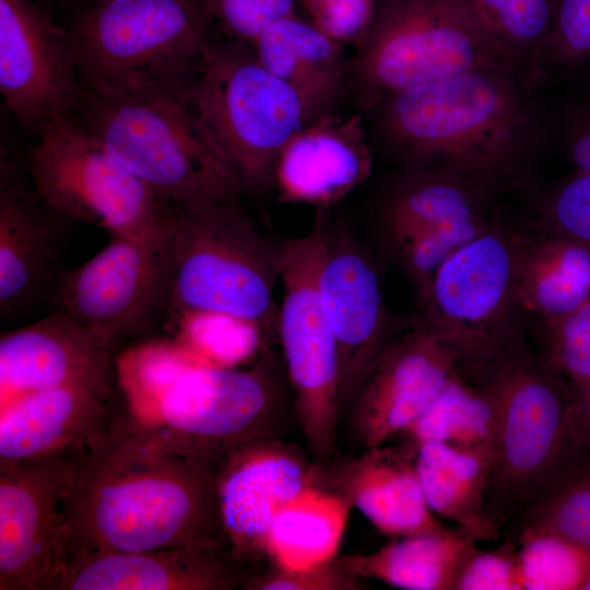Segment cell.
Returning <instances> with one entry per match:
<instances>
[{"mask_svg": "<svg viewBox=\"0 0 590 590\" xmlns=\"http://www.w3.org/2000/svg\"><path fill=\"white\" fill-rule=\"evenodd\" d=\"M191 544L227 545L216 469L162 424L123 413L74 460L56 579L81 555Z\"/></svg>", "mask_w": 590, "mask_h": 590, "instance_id": "cell-1", "label": "cell"}, {"mask_svg": "<svg viewBox=\"0 0 590 590\" xmlns=\"http://www.w3.org/2000/svg\"><path fill=\"white\" fill-rule=\"evenodd\" d=\"M538 81L510 64L479 67L387 96L378 126L417 169L447 172L496 193L544 138Z\"/></svg>", "mask_w": 590, "mask_h": 590, "instance_id": "cell-2", "label": "cell"}, {"mask_svg": "<svg viewBox=\"0 0 590 590\" xmlns=\"http://www.w3.org/2000/svg\"><path fill=\"white\" fill-rule=\"evenodd\" d=\"M189 95L81 86L74 121L173 205L236 200L240 190L203 131Z\"/></svg>", "mask_w": 590, "mask_h": 590, "instance_id": "cell-3", "label": "cell"}, {"mask_svg": "<svg viewBox=\"0 0 590 590\" xmlns=\"http://www.w3.org/2000/svg\"><path fill=\"white\" fill-rule=\"evenodd\" d=\"M204 0H103L66 27L83 87L190 94L212 42Z\"/></svg>", "mask_w": 590, "mask_h": 590, "instance_id": "cell-4", "label": "cell"}, {"mask_svg": "<svg viewBox=\"0 0 590 590\" xmlns=\"http://www.w3.org/2000/svg\"><path fill=\"white\" fill-rule=\"evenodd\" d=\"M170 257V315L226 316L262 331L276 323L279 245L236 200L174 205Z\"/></svg>", "mask_w": 590, "mask_h": 590, "instance_id": "cell-5", "label": "cell"}, {"mask_svg": "<svg viewBox=\"0 0 590 590\" xmlns=\"http://www.w3.org/2000/svg\"><path fill=\"white\" fill-rule=\"evenodd\" d=\"M189 97L240 191L272 185L281 150L309 122L295 91L262 66L249 44L228 37L212 39Z\"/></svg>", "mask_w": 590, "mask_h": 590, "instance_id": "cell-6", "label": "cell"}, {"mask_svg": "<svg viewBox=\"0 0 590 590\" xmlns=\"http://www.w3.org/2000/svg\"><path fill=\"white\" fill-rule=\"evenodd\" d=\"M483 381L495 404L485 512L499 527L524 516L565 461L569 404L562 380L514 341Z\"/></svg>", "mask_w": 590, "mask_h": 590, "instance_id": "cell-7", "label": "cell"}, {"mask_svg": "<svg viewBox=\"0 0 590 590\" xmlns=\"http://www.w3.org/2000/svg\"><path fill=\"white\" fill-rule=\"evenodd\" d=\"M492 64L514 66L458 0H381L351 70L361 101L375 107L400 91Z\"/></svg>", "mask_w": 590, "mask_h": 590, "instance_id": "cell-8", "label": "cell"}, {"mask_svg": "<svg viewBox=\"0 0 590 590\" xmlns=\"http://www.w3.org/2000/svg\"><path fill=\"white\" fill-rule=\"evenodd\" d=\"M318 208L310 231L279 245L283 287L276 326L295 412L309 449L319 457L335 447L342 415L339 349L318 288L330 222Z\"/></svg>", "mask_w": 590, "mask_h": 590, "instance_id": "cell-9", "label": "cell"}, {"mask_svg": "<svg viewBox=\"0 0 590 590\" xmlns=\"http://www.w3.org/2000/svg\"><path fill=\"white\" fill-rule=\"evenodd\" d=\"M27 153L30 180L40 199L70 222L116 236L167 228L174 205L114 158L74 119L44 130Z\"/></svg>", "mask_w": 590, "mask_h": 590, "instance_id": "cell-10", "label": "cell"}, {"mask_svg": "<svg viewBox=\"0 0 590 590\" xmlns=\"http://www.w3.org/2000/svg\"><path fill=\"white\" fill-rule=\"evenodd\" d=\"M520 240L496 221L438 269L421 300V320L481 379L514 341Z\"/></svg>", "mask_w": 590, "mask_h": 590, "instance_id": "cell-11", "label": "cell"}, {"mask_svg": "<svg viewBox=\"0 0 590 590\" xmlns=\"http://www.w3.org/2000/svg\"><path fill=\"white\" fill-rule=\"evenodd\" d=\"M170 227L142 236L109 235L91 259L62 271L55 309L111 350L145 334L170 316Z\"/></svg>", "mask_w": 590, "mask_h": 590, "instance_id": "cell-12", "label": "cell"}, {"mask_svg": "<svg viewBox=\"0 0 590 590\" xmlns=\"http://www.w3.org/2000/svg\"><path fill=\"white\" fill-rule=\"evenodd\" d=\"M276 385L261 362L247 369L196 366L179 374L160 401L162 425L216 468L237 448L272 435Z\"/></svg>", "mask_w": 590, "mask_h": 590, "instance_id": "cell-13", "label": "cell"}, {"mask_svg": "<svg viewBox=\"0 0 590 590\" xmlns=\"http://www.w3.org/2000/svg\"><path fill=\"white\" fill-rule=\"evenodd\" d=\"M80 90L66 27L33 0H0V92L17 125L38 137L74 119Z\"/></svg>", "mask_w": 590, "mask_h": 590, "instance_id": "cell-14", "label": "cell"}, {"mask_svg": "<svg viewBox=\"0 0 590 590\" xmlns=\"http://www.w3.org/2000/svg\"><path fill=\"white\" fill-rule=\"evenodd\" d=\"M76 457L0 464V590H52Z\"/></svg>", "mask_w": 590, "mask_h": 590, "instance_id": "cell-15", "label": "cell"}, {"mask_svg": "<svg viewBox=\"0 0 590 590\" xmlns=\"http://www.w3.org/2000/svg\"><path fill=\"white\" fill-rule=\"evenodd\" d=\"M459 367L451 349L422 320L391 337L350 408L352 429L364 449L403 435Z\"/></svg>", "mask_w": 590, "mask_h": 590, "instance_id": "cell-16", "label": "cell"}, {"mask_svg": "<svg viewBox=\"0 0 590 590\" xmlns=\"http://www.w3.org/2000/svg\"><path fill=\"white\" fill-rule=\"evenodd\" d=\"M318 288L339 349L343 414L392 337L377 272L343 228L330 225Z\"/></svg>", "mask_w": 590, "mask_h": 590, "instance_id": "cell-17", "label": "cell"}, {"mask_svg": "<svg viewBox=\"0 0 590 590\" xmlns=\"http://www.w3.org/2000/svg\"><path fill=\"white\" fill-rule=\"evenodd\" d=\"M64 219L23 180L7 146L0 163V323L22 319L54 299Z\"/></svg>", "mask_w": 590, "mask_h": 590, "instance_id": "cell-18", "label": "cell"}, {"mask_svg": "<svg viewBox=\"0 0 590 590\" xmlns=\"http://www.w3.org/2000/svg\"><path fill=\"white\" fill-rule=\"evenodd\" d=\"M126 412L114 375L13 398L1 404L0 464L76 457Z\"/></svg>", "mask_w": 590, "mask_h": 590, "instance_id": "cell-19", "label": "cell"}, {"mask_svg": "<svg viewBox=\"0 0 590 590\" xmlns=\"http://www.w3.org/2000/svg\"><path fill=\"white\" fill-rule=\"evenodd\" d=\"M217 500L226 543L243 562L264 553L279 510L314 483V472L293 448L271 437L248 442L216 467Z\"/></svg>", "mask_w": 590, "mask_h": 590, "instance_id": "cell-20", "label": "cell"}, {"mask_svg": "<svg viewBox=\"0 0 590 590\" xmlns=\"http://www.w3.org/2000/svg\"><path fill=\"white\" fill-rule=\"evenodd\" d=\"M226 544L94 553L68 562L54 590H227L245 586Z\"/></svg>", "mask_w": 590, "mask_h": 590, "instance_id": "cell-21", "label": "cell"}, {"mask_svg": "<svg viewBox=\"0 0 590 590\" xmlns=\"http://www.w3.org/2000/svg\"><path fill=\"white\" fill-rule=\"evenodd\" d=\"M371 168L361 117L330 113L306 123L285 143L272 184L281 202L327 208L363 184Z\"/></svg>", "mask_w": 590, "mask_h": 590, "instance_id": "cell-22", "label": "cell"}, {"mask_svg": "<svg viewBox=\"0 0 590 590\" xmlns=\"http://www.w3.org/2000/svg\"><path fill=\"white\" fill-rule=\"evenodd\" d=\"M111 349L66 314L0 335L1 404L19 396L114 375Z\"/></svg>", "mask_w": 590, "mask_h": 590, "instance_id": "cell-23", "label": "cell"}, {"mask_svg": "<svg viewBox=\"0 0 590 590\" xmlns=\"http://www.w3.org/2000/svg\"><path fill=\"white\" fill-rule=\"evenodd\" d=\"M250 46L262 66L295 91L309 122L333 113L351 69L343 45L295 13L267 26Z\"/></svg>", "mask_w": 590, "mask_h": 590, "instance_id": "cell-24", "label": "cell"}, {"mask_svg": "<svg viewBox=\"0 0 590 590\" xmlns=\"http://www.w3.org/2000/svg\"><path fill=\"white\" fill-rule=\"evenodd\" d=\"M340 491L382 534L441 529L423 494L413 459L390 447L367 449L343 469Z\"/></svg>", "mask_w": 590, "mask_h": 590, "instance_id": "cell-25", "label": "cell"}, {"mask_svg": "<svg viewBox=\"0 0 590 590\" xmlns=\"http://www.w3.org/2000/svg\"><path fill=\"white\" fill-rule=\"evenodd\" d=\"M521 234L517 271L518 314L540 328L568 315L590 297V249L552 233Z\"/></svg>", "mask_w": 590, "mask_h": 590, "instance_id": "cell-26", "label": "cell"}, {"mask_svg": "<svg viewBox=\"0 0 590 590\" xmlns=\"http://www.w3.org/2000/svg\"><path fill=\"white\" fill-rule=\"evenodd\" d=\"M475 540L460 529L423 531L392 540L368 553L339 559L357 578L374 579L405 590H449Z\"/></svg>", "mask_w": 590, "mask_h": 590, "instance_id": "cell-27", "label": "cell"}, {"mask_svg": "<svg viewBox=\"0 0 590 590\" xmlns=\"http://www.w3.org/2000/svg\"><path fill=\"white\" fill-rule=\"evenodd\" d=\"M415 471L430 510L477 540L496 536L485 503L492 460L460 446L427 441L414 448Z\"/></svg>", "mask_w": 590, "mask_h": 590, "instance_id": "cell-28", "label": "cell"}, {"mask_svg": "<svg viewBox=\"0 0 590 590\" xmlns=\"http://www.w3.org/2000/svg\"><path fill=\"white\" fill-rule=\"evenodd\" d=\"M352 504L339 492L307 486L275 515L264 553L286 570L316 568L337 558Z\"/></svg>", "mask_w": 590, "mask_h": 590, "instance_id": "cell-29", "label": "cell"}, {"mask_svg": "<svg viewBox=\"0 0 590 590\" xmlns=\"http://www.w3.org/2000/svg\"><path fill=\"white\" fill-rule=\"evenodd\" d=\"M494 194L480 184L447 172L416 169L388 197L385 226L399 249L442 223L491 211Z\"/></svg>", "mask_w": 590, "mask_h": 590, "instance_id": "cell-30", "label": "cell"}, {"mask_svg": "<svg viewBox=\"0 0 590 590\" xmlns=\"http://www.w3.org/2000/svg\"><path fill=\"white\" fill-rule=\"evenodd\" d=\"M495 404L483 382L470 385L457 373L429 409L403 434L414 448L439 441L480 451L492 460Z\"/></svg>", "mask_w": 590, "mask_h": 590, "instance_id": "cell-31", "label": "cell"}, {"mask_svg": "<svg viewBox=\"0 0 590 590\" xmlns=\"http://www.w3.org/2000/svg\"><path fill=\"white\" fill-rule=\"evenodd\" d=\"M523 518L522 534H553L590 554V450L570 444L564 463Z\"/></svg>", "mask_w": 590, "mask_h": 590, "instance_id": "cell-32", "label": "cell"}, {"mask_svg": "<svg viewBox=\"0 0 590 590\" xmlns=\"http://www.w3.org/2000/svg\"><path fill=\"white\" fill-rule=\"evenodd\" d=\"M505 57L540 82L538 64L556 0H458Z\"/></svg>", "mask_w": 590, "mask_h": 590, "instance_id": "cell-33", "label": "cell"}, {"mask_svg": "<svg viewBox=\"0 0 590 590\" xmlns=\"http://www.w3.org/2000/svg\"><path fill=\"white\" fill-rule=\"evenodd\" d=\"M517 562L522 590H580L590 554L553 534L523 533Z\"/></svg>", "mask_w": 590, "mask_h": 590, "instance_id": "cell-34", "label": "cell"}, {"mask_svg": "<svg viewBox=\"0 0 590 590\" xmlns=\"http://www.w3.org/2000/svg\"><path fill=\"white\" fill-rule=\"evenodd\" d=\"M495 219L491 211L448 221L425 231L397 249L422 300L438 269L463 246L488 231Z\"/></svg>", "mask_w": 590, "mask_h": 590, "instance_id": "cell-35", "label": "cell"}, {"mask_svg": "<svg viewBox=\"0 0 590 590\" xmlns=\"http://www.w3.org/2000/svg\"><path fill=\"white\" fill-rule=\"evenodd\" d=\"M544 364L564 382L590 379V297L575 310L541 328Z\"/></svg>", "mask_w": 590, "mask_h": 590, "instance_id": "cell-36", "label": "cell"}, {"mask_svg": "<svg viewBox=\"0 0 590 590\" xmlns=\"http://www.w3.org/2000/svg\"><path fill=\"white\" fill-rule=\"evenodd\" d=\"M590 60V0H556L538 73L575 70Z\"/></svg>", "mask_w": 590, "mask_h": 590, "instance_id": "cell-37", "label": "cell"}, {"mask_svg": "<svg viewBox=\"0 0 590 590\" xmlns=\"http://www.w3.org/2000/svg\"><path fill=\"white\" fill-rule=\"evenodd\" d=\"M547 231L590 249V173L577 172L542 204Z\"/></svg>", "mask_w": 590, "mask_h": 590, "instance_id": "cell-38", "label": "cell"}, {"mask_svg": "<svg viewBox=\"0 0 590 590\" xmlns=\"http://www.w3.org/2000/svg\"><path fill=\"white\" fill-rule=\"evenodd\" d=\"M457 590H522L517 554L508 548L474 551L462 565Z\"/></svg>", "mask_w": 590, "mask_h": 590, "instance_id": "cell-39", "label": "cell"}, {"mask_svg": "<svg viewBox=\"0 0 590 590\" xmlns=\"http://www.w3.org/2000/svg\"><path fill=\"white\" fill-rule=\"evenodd\" d=\"M357 577L342 567L339 560L303 570H286L275 567L248 580L245 589L250 590H349L359 586Z\"/></svg>", "mask_w": 590, "mask_h": 590, "instance_id": "cell-40", "label": "cell"}, {"mask_svg": "<svg viewBox=\"0 0 590 590\" xmlns=\"http://www.w3.org/2000/svg\"><path fill=\"white\" fill-rule=\"evenodd\" d=\"M212 20L231 39L251 45L269 25L259 0H204Z\"/></svg>", "mask_w": 590, "mask_h": 590, "instance_id": "cell-41", "label": "cell"}, {"mask_svg": "<svg viewBox=\"0 0 590 590\" xmlns=\"http://www.w3.org/2000/svg\"><path fill=\"white\" fill-rule=\"evenodd\" d=\"M566 138L577 172L590 173V93L570 108L566 119Z\"/></svg>", "mask_w": 590, "mask_h": 590, "instance_id": "cell-42", "label": "cell"}, {"mask_svg": "<svg viewBox=\"0 0 590 590\" xmlns=\"http://www.w3.org/2000/svg\"><path fill=\"white\" fill-rule=\"evenodd\" d=\"M568 436L571 445L590 450V410L569 406Z\"/></svg>", "mask_w": 590, "mask_h": 590, "instance_id": "cell-43", "label": "cell"}, {"mask_svg": "<svg viewBox=\"0 0 590 590\" xmlns=\"http://www.w3.org/2000/svg\"><path fill=\"white\" fill-rule=\"evenodd\" d=\"M562 382L569 406L590 410V379L579 382Z\"/></svg>", "mask_w": 590, "mask_h": 590, "instance_id": "cell-44", "label": "cell"}, {"mask_svg": "<svg viewBox=\"0 0 590 590\" xmlns=\"http://www.w3.org/2000/svg\"><path fill=\"white\" fill-rule=\"evenodd\" d=\"M51 5L68 7L75 10L82 9L87 5H92L103 0H47Z\"/></svg>", "mask_w": 590, "mask_h": 590, "instance_id": "cell-45", "label": "cell"}, {"mask_svg": "<svg viewBox=\"0 0 590 590\" xmlns=\"http://www.w3.org/2000/svg\"><path fill=\"white\" fill-rule=\"evenodd\" d=\"M335 0H300L304 9L309 14L314 10L318 9L319 7L327 4L329 2H332Z\"/></svg>", "mask_w": 590, "mask_h": 590, "instance_id": "cell-46", "label": "cell"}, {"mask_svg": "<svg viewBox=\"0 0 590 590\" xmlns=\"http://www.w3.org/2000/svg\"><path fill=\"white\" fill-rule=\"evenodd\" d=\"M580 590H590V574L585 579Z\"/></svg>", "mask_w": 590, "mask_h": 590, "instance_id": "cell-47", "label": "cell"}]
</instances>
